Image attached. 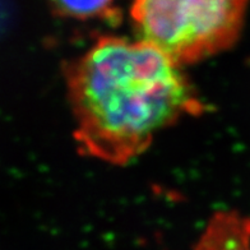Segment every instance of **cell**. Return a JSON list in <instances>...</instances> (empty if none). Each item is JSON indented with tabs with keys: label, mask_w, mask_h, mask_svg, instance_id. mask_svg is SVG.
I'll list each match as a JSON object with an SVG mask.
<instances>
[{
	"label": "cell",
	"mask_w": 250,
	"mask_h": 250,
	"mask_svg": "<svg viewBox=\"0 0 250 250\" xmlns=\"http://www.w3.org/2000/svg\"><path fill=\"white\" fill-rule=\"evenodd\" d=\"M82 156L126 166L157 134L207 112L184 66L143 40L105 35L64 66Z\"/></svg>",
	"instance_id": "6da1fadb"
},
{
	"label": "cell",
	"mask_w": 250,
	"mask_h": 250,
	"mask_svg": "<svg viewBox=\"0 0 250 250\" xmlns=\"http://www.w3.org/2000/svg\"><path fill=\"white\" fill-rule=\"evenodd\" d=\"M249 0H132L137 39L187 66L225 53L241 36Z\"/></svg>",
	"instance_id": "7a4b0ae2"
},
{
	"label": "cell",
	"mask_w": 250,
	"mask_h": 250,
	"mask_svg": "<svg viewBox=\"0 0 250 250\" xmlns=\"http://www.w3.org/2000/svg\"><path fill=\"white\" fill-rule=\"evenodd\" d=\"M193 250H250V217L237 211L216 212Z\"/></svg>",
	"instance_id": "3957f363"
},
{
	"label": "cell",
	"mask_w": 250,
	"mask_h": 250,
	"mask_svg": "<svg viewBox=\"0 0 250 250\" xmlns=\"http://www.w3.org/2000/svg\"><path fill=\"white\" fill-rule=\"evenodd\" d=\"M58 17L66 20L116 22L122 18L116 0H47Z\"/></svg>",
	"instance_id": "277c9868"
}]
</instances>
